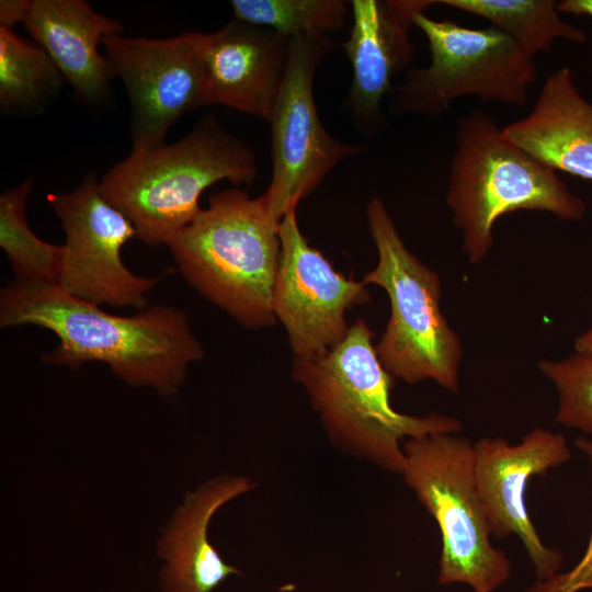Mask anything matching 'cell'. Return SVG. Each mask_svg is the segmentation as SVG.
I'll list each match as a JSON object with an SVG mask.
<instances>
[{
	"label": "cell",
	"mask_w": 592,
	"mask_h": 592,
	"mask_svg": "<svg viewBox=\"0 0 592 592\" xmlns=\"http://www.w3.org/2000/svg\"><path fill=\"white\" fill-rule=\"evenodd\" d=\"M443 4L488 20L532 57L559 38L584 43L587 34L560 18L554 0H439Z\"/></svg>",
	"instance_id": "19"
},
{
	"label": "cell",
	"mask_w": 592,
	"mask_h": 592,
	"mask_svg": "<svg viewBox=\"0 0 592 592\" xmlns=\"http://www.w3.org/2000/svg\"><path fill=\"white\" fill-rule=\"evenodd\" d=\"M446 204L462 232V250L471 264L493 244V226L516 210L546 212L579 220L587 210L556 170L506 137L488 113L475 110L455 121Z\"/></svg>",
	"instance_id": "2"
},
{
	"label": "cell",
	"mask_w": 592,
	"mask_h": 592,
	"mask_svg": "<svg viewBox=\"0 0 592 592\" xmlns=\"http://www.w3.org/2000/svg\"><path fill=\"white\" fill-rule=\"evenodd\" d=\"M37 326L59 343L43 354L47 364L78 368L102 362L128 385L175 392L204 350L185 312L151 305L132 316L112 315L66 293L58 284L18 282L1 289L0 326Z\"/></svg>",
	"instance_id": "1"
},
{
	"label": "cell",
	"mask_w": 592,
	"mask_h": 592,
	"mask_svg": "<svg viewBox=\"0 0 592 592\" xmlns=\"http://www.w3.org/2000/svg\"><path fill=\"white\" fill-rule=\"evenodd\" d=\"M102 45L128 94L133 150L166 145L179 118L210 105L201 32L169 38L115 34Z\"/></svg>",
	"instance_id": "11"
},
{
	"label": "cell",
	"mask_w": 592,
	"mask_h": 592,
	"mask_svg": "<svg viewBox=\"0 0 592 592\" xmlns=\"http://www.w3.org/2000/svg\"><path fill=\"white\" fill-rule=\"evenodd\" d=\"M576 446L589 459L592 475V440L578 437ZM583 589H592V530L584 554L572 569L542 580L525 592H578Z\"/></svg>",
	"instance_id": "24"
},
{
	"label": "cell",
	"mask_w": 592,
	"mask_h": 592,
	"mask_svg": "<svg viewBox=\"0 0 592 592\" xmlns=\"http://www.w3.org/2000/svg\"><path fill=\"white\" fill-rule=\"evenodd\" d=\"M474 455L477 492L491 535L519 536L537 577L547 580L557 574L563 555L539 538L526 509L525 492L533 476L570 458L565 436L535 428L514 445L501 437H483L474 444Z\"/></svg>",
	"instance_id": "13"
},
{
	"label": "cell",
	"mask_w": 592,
	"mask_h": 592,
	"mask_svg": "<svg viewBox=\"0 0 592 592\" xmlns=\"http://www.w3.org/2000/svg\"><path fill=\"white\" fill-rule=\"evenodd\" d=\"M426 37L430 64L407 72L389 98L392 114L444 115L464 96L522 106L537 77L534 57L496 26L471 29L424 12L413 19Z\"/></svg>",
	"instance_id": "8"
},
{
	"label": "cell",
	"mask_w": 592,
	"mask_h": 592,
	"mask_svg": "<svg viewBox=\"0 0 592 592\" xmlns=\"http://www.w3.org/2000/svg\"><path fill=\"white\" fill-rule=\"evenodd\" d=\"M436 1L352 0L353 24L342 44L352 65V87L345 100L356 127L375 135L385 127L382 102L394 88V78L411 64L413 19Z\"/></svg>",
	"instance_id": "14"
},
{
	"label": "cell",
	"mask_w": 592,
	"mask_h": 592,
	"mask_svg": "<svg viewBox=\"0 0 592 592\" xmlns=\"http://www.w3.org/2000/svg\"><path fill=\"white\" fill-rule=\"evenodd\" d=\"M503 132L554 170L592 181V102L569 67L549 73L531 112Z\"/></svg>",
	"instance_id": "18"
},
{
	"label": "cell",
	"mask_w": 592,
	"mask_h": 592,
	"mask_svg": "<svg viewBox=\"0 0 592 592\" xmlns=\"http://www.w3.org/2000/svg\"><path fill=\"white\" fill-rule=\"evenodd\" d=\"M280 223L262 195L229 189L212 195L208 207L166 246L203 296L248 328L265 327L275 317Z\"/></svg>",
	"instance_id": "5"
},
{
	"label": "cell",
	"mask_w": 592,
	"mask_h": 592,
	"mask_svg": "<svg viewBox=\"0 0 592 592\" xmlns=\"http://www.w3.org/2000/svg\"><path fill=\"white\" fill-rule=\"evenodd\" d=\"M538 368L557 391V422L592 437V355L543 360Z\"/></svg>",
	"instance_id": "23"
},
{
	"label": "cell",
	"mask_w": 592,
	"mask_h": 592,
	"mask_svg": "<svg viewBox=\"0 0 592 592\" xmlns=\"http://www.w3.org/2000/svg\"><path fill=\"white\" fill-rule=\"evenodd\" d=\"M332 47L328 34L291 38L285 79L267 121L272 130V179L262 194L277 221L296 209L337 164L365 149L364 145L332 136L318 115L314 78Z\"/></svg>",
	"instance_id": "9"
},
{
	"label": "cell",
	"mask_w": 592,
	"mask_h": 592,
	"mask_svg": "<svg viewBox=\"0 0 592 592\" xmlns=\"http://www.w3.org/2000/svg\"><path fill=\"white\" fill-rule=\"evenodd\" d=\"M33 179L0 195V247L18 283L58 284L64 263V246L46 242L29 227L25 207Z\"/></svg>",
	"instance_id": "21"
},
{
	"label": "cell",
	"mask_w": 592,
	"mask_h": 592,
	"mask_svg": "<svg viewBox=\"0 0 592 592\" xmlns=\"http://www.w3.org/2000/svg\"><path fill=\"white\" fill-rule=\"evenodd\" d=\"M454 434L405 440L401 475L440 528L439 583L462 582L475 592H492L510 577L511 563L490 542L476 487L474 445Z\"/></svg>",
	"instance_id": "7"
},
{
	"label": "cell",
	"mask_w": 592,
	"mask_h": 592,
	"mask_svg": "<svg viewBox=\"0 0 592 592\" xmlns=\"http://www.w3.org/2000/svg\"><path fill=\"white\" fill-rule=\"evenodd\" d=\"M23 24L81 99L95 103L109 95L115 71L99 45L122 33L119 21L84 0H33Z\"/></svg>",
	"instance_id": "17"
},
{
	"label": "cell",
	"mask_w": 592,
	"mask_h": 592,
	"mask_svg": "<svg viewBox=\"0 0 592 592\" xmlns=\"http://www.w3.org/2000/svg\"><path fill=\"white\" fill-rule=\"evenodd\" d=\"M255 177L251 148L205 114L171 145L132 150L105 172L100 189L132 221L136 237L156 247L167 244L197 216L207 187L224 180L250 184Z\"/></svg>",
	"instance_id": "3"
},
{
	"label": "cell",
	"mask_w": 592,
	"mask_h": 592,
	"mask_svg": "<svg viewBox=\"0 0 592 592\" xmlns=\"http://www.w3.org/2000/svg\"><path fill=\"white\" fill-rule=\"evenodd\" d=\"M560 13L592 18V0H562L558 2Z\"/></svg>",
	"instance_id": "26"
},
{
	"label": "cell",
	"mask_w": 592,
	"mask_h": 592,
	"mask_svg": "<svg viewBox=\"0 0 592 592\" xmlns=\"http://www.w3.org/2000/svg\"><path fill=\"white\" fill-rule=\"evenodd\" d=\"M47 201L65 231L64 263L58 285L96 306L144 310L157 277L138 276L123 263V246L136 237L132 221L102 194L96 174H86L68 193Z\"/></svg>",
	"instance_id": "10"
},
{
	"label": "cell",
	"mask_w": 592,
	"mask_h": 592,
	"mask_svg": "<svg viewBox=\"0 0 592 592\" xmlns=\"http://www.w3.org/2000/svg\"><path fill=\"white\" fill-rule=\"evenodd\" d=\"M289 45L291 38L235 19L201 33L209 104L269 121L285 79Z\"/></svg>",
	"instance_id": "15"
},
{
	"label": "cell",
	"mask_w": 592,
	"mask_h": 592,
	"mask_svg": "<svg viewBox=\"0 0 592 592\" xmlns=\"http://www.w3.org/2000/svg\"><path fill=\"white\" fill-rule=\"evenodd\" d=\"M366 214L378 262L363 283L380 286L390 300V317L375 346L379 361L406 383L432 379L456 392L463 351L440 308L437 274L407 249L379 198L371 200Z\"/></svg>",
	"instance_id": "6"
},
{
	"label": "cell",
	"mask_w": 592,
	"mask_h": 592,
	"mask_svg": "<svg viewBox=\"0 0 592 592\" xmlns=\"http://www.w3.org/2000/svg\"><path fill=\"white\" fill-rule=\"evenodd\" d=\"M253 486L246 476H219L186 494L158 544L162 592H213L228 577L241 573L210 545L208 526L220 506Z\"/></svg>",
	"instance_id": "16"
},
{
	"label": "cell",
	"mask_w": 592,
	"mask_h": 592,
	"mask_svg": "<svg viewBox=\"0 0 592 592\" xmlns=\"http://www.w3.org/2000/svg\"><path fill=\"white\" fill-rule=\"evenodd\" d=\"M363 320L326 355L294 360L293 376L310 397L329 437L342 451L401 474L402 443L410 437L456 433L454 417L431 413L414 417L391 407L392 375L383 366Z\"/></svg>",
	"instance_id": "4"
},
{
	"label": "cell",
	"mask_w": 592,
	"mask_h": 592,
	"mask_svg": "<svg viewBox=\"0 0 592 592\" xmlns=\"http://www.w3.org/2000/svg\"><path fill=\"white\" fill-rule=\"evenodd\" d=\"M33 0H1L0 26L13 29L18 23H24L31 10Z\"/></svg>",
	"instance_id": "25"
},
{
	"label": "cell",
	"mask_w": 592,
	"mask_h": 592,
	"mask_svg": "<svg viewBox=\"0 0 592 592\" xmlns=\"http://www.w3.org/2000/svg\"><path fill=\"white\" fill-rule=\"evenodd\" d=\"M234 19L293 38L319 35L344 26L343 0H232Z\"/></svg>",
	"instance_id": "22"
},
{
	"label": "cell",
	"mask_w": 592,
	"mask_h": 592,
	"mask_svg": "<svg viewBox=\"0 0 592 592\" xmlns=\"http://www.w3.org/2000/svg\"><path fill=\"white\" fill-rule=\"evenodd\" d=\"M62 73L33 39L0 26V106L8 113L38 110L60 90Z\"/></svg>",
	"instance_id": "20"
},
{
	"label": "cell",
	"mask_w": 592,
	"mask_h": 592,
	"mask_svg": "<svg viewBox=\"0 0 592 592\" xmlns=\"http://www.w3.org/2000/svg\"><path fill=\"white\" fill-rule=\"evenodd\" d=\"M281 258L273 310L284 325L294 360L326 355L348 334L345 311L369 300L363 282L337 272L320 251L309 246L296 209L280 223Z\"/></svg>",
	"instance_id": "12"
},
{
	"label": "cell",
	"mask_w": 592,
	"mask_h": 592,
	"mask_svg": "<svg viewBox=\"0 0 592 592\" xmlns=\"http://www.w3.org/2000/svg\"><path fill=\"white\" fill-rule=\"evenodd\" d=\"M574 350L577 353L592 355V326L576 339Z\"/></svg>",
	"instance_id": "27"
}]
</instances>
